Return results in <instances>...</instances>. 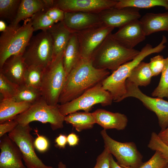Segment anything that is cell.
Masks as SVG:
<instances>
[{"instance_id": "8d00e7d4", "label": "cell", "mask_w": 168, "mask_h": 168, "mask_svg": "<svg viewBox=\"0 0 168 168\" xmlns=\"http://www.w3.org/2000/svg\"><path fill=\"white\" fill-rule=\"evenodd\" d=\"M111 154L105 147L102 152L97 157L96 164L93 168H110Z\"/></svg>"}, {"instance_id": "74e56055", "label": "cell", "mask_w": 168, "mask_h": 168, "mask_svg": "<svg viewBox=\"0 0 168 168\" xmlns=\"http://www.w3.org/2000/svg\"><path fill=\"white\" fill-rule=\"evenodd\" d=\"M37 134V137L34 141L35 147L40 152H45L48 150L49 147V142L45 136Z\"/></svg>"}, {"instance_id": "f6af8a7d", "label": "cell", "mask_w": 168, "mask_h": 168, "mask_svg": "<svg viewBox=\"0 0 168 168\" xmlns=\"http://www.w3.org/2000/svg\"><path fill=\"white\" fill-rule=\"evenodd\" d=\"M7 26L5 22L3 20H0V31L3 32L5 31Z\"/></svg>"}, {"instance_id": "1f68e13d", "label": "cell", "mask_w": 168, "mask_h": 168, "mask_svg": "<svg viewBox=\"0 0 168 168\" xmlns=\"http://www.w3.org/2000/svg\"><path fill=\"white\" fill-rule=\"evenodd\" d=\"M157 86L152 93V97L168 99V57L166 58L164 67Z\"/></svg>"}, {"instance_id": "30bf717a", "label": "cell", "mask_w": 168, "mask_h": 168, "mask_svg": "<svg viewBox=\"0 0 168 168\" xmlns=\"http://www.w3.org/2000/svg\"><path fill=\"white\" fill-rule=\"evenodd\" d=\"M32 130L29 124H18L8 135L18 147L27 168H53L45 165L37 155L35 150Z\"/></svg>"}, {"instance_id": "2e32d148", "label": "cell", "mask_w": 168, "mask_h": 168, "mask_svg": "<svg viewBox=\"0 0 168 168\" xmlns=\"http://www.w3.org/2000/svg\"><path fill=\"white\" fill-rule=\"evenodd\" d=\"M0 168H27L16 144L6 134L0 138Z\"/></svg>"}, {"instance_id": "d6a6232c", "label": "cell", "mask_w": 168, "mask_h": 168, "mask_svg": "<svg viewBox=\"0 0 168 168\" xmlns=\"http://www.w3.org/2000/svg\"><path fill=\"white\" fill-rule=\"evenodd\" d=\"M19 85L12 82L0 73V93L2 99L13 98Z\"/></svg>"}, {"instance_id": "7402d4cb", "label": "cell", "mask_w": 168, "mask_h": 168, "mask_svg": "<svg viewBox=\"0 0 168 168\" xmlns=\"http://www.w3.org/2000/svg\"><path fill=\"white\" fill-rule=\"evenodd\" d=\"M32 105L16 101L13 98H2L0 102V124L13 119L16 116L27 110Z\"/></svg>"}, {"instance_id": "60d3db41", "label": "cell", "mask_w": 168, "mask_h": 168, "mask_svg": "<svg viewBox=\"0 0 168 168\" xmlns=\"http://www.w3.org/2000/svg\"><path fill=\"white\" fill-rule=\"evenodd\" d=\"M56 146L60 148H64L67 143V137L64 134H60L55 139Z\"/></svg>"}, {"instance_id": "7bdbcfd3", "label": "cell", "mask_w": 168, "mask_h": 168, "mask_svg": "<svg viewBox=\"0 0 168 168\" xmlns=\"http://www.w3.org/2000/svg\"><path fill=\"white\" fill-rule=\"evenodd\" d=\"M160 140L168 146V127L163 130H161L157 134Z\"/></svg>"}, {"instance_id": "603a6c76", "label": "cell", "mask_w": 168, "mask_h": 168, "mask_svg": "<svg viewBox=\"0 0 168 168\" xmlns=\"http://www.w3.org/2000/svg\"><path fill=\"white\" fill-rule=\"evenodd\" d=\"M81 58L77 34L74 32L68 43L63 56V66L67 76Z\"/></svg>"}, {"instance_id": "277c9868", "label": "cell", "mask_w": 168, "mask_h": 168, "mask_svg": "<svg viewBox=\"0 0 168 168\" xmlns=\"http://www.w3.org/2000/svg\"><path fill=\"white\" fill-rule=\"evenodd\" d=\"M34 31L30 18L24 20L21 26H7L0 36V68L11 56L23 55Z\"/></svg>"}, {"instance_id": "5bb4252c", "label": "cell", "mask_w": 168, "mask_h": 168, "mask_svg": "<svg viewBox=\"0 0 168 168\" xmlns=\"http://www.w3.org/2000/svg\"><path fill=\"white\" fill-rule=\"evenodd\" d=\"M103 24L114 28H120L141 17L139 9L133 7H114L102 11L99 14Z\"/></svg>"}, {"instance_id": "cb8c5ba5", "label": "cell", "mask_w": 168, "mask_h": 168, "mask_svg": "<svg viewBox=\"0 0 168 168\" xmlns=\"http://www.w3.org/2000/svg\"><path fill=\"white\" fill-rule=\"evenodd\" d=\"M45 9L43 0H21L16 16L9 25L16 26L21 21L31 18L35 13Z\"/></svg>"}, {"instance_id": "ac0fdd59", "label": "cell", "mask_w": 168, "mask_h": 168, "mask_svg": "<svg viewBox=\"0 0 168 168\" xmlns=\"http://www.w3.org/2000/svg\"><path fill=\"white\" fill-rule=\"evenodd\" d=\"M27 67L22 55H13L9 58L0 68V73L12 82L20 86L24 84V75Z\"/></svg>"}, {"instance_id": "6da1fadb", "label": "cell", "mask_w": 168, "mask_h": 168, "mask_svg": "<svg viewBox=\"0 0 168 168\" xmlns=\"http://www.w3.org/2000/svg\"><path fill=\"white\" fill-rule=\"evenodd\" d=\"M110 74L108 70L95 68L91 60L81 58L66 77L58 103L63 104L75 99Z\"/></svg>"}, {"instance_id": "44dd1931", "label": "cell", "mask_w": 168, "mask_h": 168, "mask_svg": "<svg viewBox=\"0 0 168 168\" xmlns=\"http://www.w3.org/2000/svg\"><path fill=\"white\" fill-rule=\"evenodd\" d=\"M140 21L146 36L159 31H168V12L147 13Z\"/></svg>"}, {"instance_id": "ba28073f", "label": "cell", "mask_w": 168, "mask_h": 168, "mask_svg": "<svg viewBox=\"0 0 168 168\" xmlns=\"http://www.w3.org/2000/svg\"><path fill=\"white\" fill-rule=\"evenodd\" d=\"M102 82L75 99L63 104H58L61 114L65 116L79 110L89 112L92 107L97 104H100L103 106L111 105L113 101L112 96L109 91L103 88Z\"/></svg>"}, {"instance_id": "b9f144b4", "label": "cell", "mask_w": 168, "mask_h": 168, "mask_svg": "<svg viewBox=\"0 0 168 168\" xmlns=\"http://www.w3.org/2000/svg\"><path fill=\"white\" fill-rule=\"evenodd\" d=\"M67 143L70 147H74L77 145L79 142L78 136L73 133L69 134L67 136Z\"/></svg>"}, {"instance_id": "d6986e66", "label": "cell", "mask_w": 168, "mask_h": 168, "mask_svg": "<svg viewBox=\"0 0 168 168\" xmlns=\"http://www.w3.org/2000/svg\"><path fill=\"white\" fill-rule=\"evenodd\" d=\"M96 123L106 130L115 129L120 130L126 127L128 119L127 116L119 113H113L104 109H98L92 113Z\"/></svg>"}, {"instance_id": "9c48e42d", "label": "cell", "mask_w": 168, "mask_h": 168, "mask_svg": "<svg viewBox=\"0 0 168 168\" xmlns=\"http://www.w3.org/2000/svg\"><path fill=\"white\" fill-rule=\"evenodd\" d=\"M100 133L105 147L115 157L120 166L128 168H139L143 164V156L134 142H121L116 141L109 136L104 129L101 131Z\"/></svg>"}, {"instance_id": "ffe728a7", "label": "cell", "mask_w": 168, "mask_h": 168, "mask_svg": "<svg viewBox=\"0 0 168 168\" xmlns=\"http://www.w3.org/2000/svg\"><path fill=\"white\" fill-rule=\"evenodd\" d=\"M52 39L53 59L63 54L72 32L63 21L55 23L47 30Z\"/></svg>"}, {"instance_id": "8fae6325", "label": "cell", "mask_w": 168, "mask_h": 168, "mask_svg": "<svg viewBox=\"0 0 168 168\" xmlns=\"http://www.w3.org/2000/svg\"><path fill=\"white\" fill-rule=\"evenodd\" d=\"M126 92L122 100L128 97L137 99L147 108L156 114L161 130L168 127V101L163 98L151 97L146 95L138 86L127 80L126 81Z\"/></svg>"}, {"instance_id": "4dcf8cb0", "label": "cell", "mask_w": 168, "mask_h": 168, "mask_svg": "<svg viewBox=\"0 0 168 168\" xmlns=\"http://www.w3.org/2000/svg\"><path fill=\"white\" fill-rule=\"evenodd\" d=\"M30 19L34 31L39 30L47 31L55 23L45 9L35 13Z\"/></svg>"}, {"instance_id": "7c38bea8", "label": "cell", "mask_w": 168, "mask_h": 168, "mask_svg": "<svg viewBox=\"0 0 168 168\" xmlns=\"http://www.w3.org/2000/svg\"><path fill=\"white\" fill-rule=\"evenodd\" d=\"M114 28L102 24L77 32L81 58L91 60L98 48Z\"/></svg>"}, {"instance_id": "5b68a950", "label": "cell", "mask_w": 168, "mask_h": 168, "mask_svg": "<svg viewBox=\"0 0 168 168\" xmlns=\"http://www.w3.org/2000/svg\"><path fill=\"white\" fill-rule=\"evenodd\" d=\"M63 54L53 59L44 69L40 88L42 98L52 105L58 104L66 78L63 64Z\"/></svg>"}, {"instance_id": "ee69618b", "label": "cell", "mask_w": 168, "mask_h": 168, "mask_svg": "<svg viewBox=\"0 0 168 168\" xmlns=\"http://www.w3.org/2000/svg\"><path fill=\"white\" fill-rule=\"evenodd\" d=\"M110 168H128L122 167L120 166L114 160L112 155L110 156Z\"/></svg>"}, {"instance_id": "52a82bcc", "label": "cell", "mask_w": 168, "mask_h": 168, "mask_svg": "<svg viewBox=\"0 0 168 168\" xmlns=\"http://www.w3.org/2000/svg\"><path fill=\"white\" fill-rule=\"evenodd\" d=\"M53 55L51 37L47 31H42L32 37L22 56L28 67L45 69L52 62Z\"/></svg>"}, {"instance_id": "4316f807", "label": "cell", "mask_w": 168, "mask_h": 168, "mask_svg": "<svg viewBox=\"0 0 168 168\" xmlns=\"http://www.w3.org/2000/svg\"><path fill=\"white\" fill-rule=\"evenodd\" d=\"M156 6L163 7L168 10V0H119L114 7H133L140 9Z\"/></svg>"}, {"instance_id": "e575fe53", "label": "cell", "mask_w": 168, "mask_h": 168, "mask_svg": "<svg viewBox=\"0 0 168 168\" xmlns=\"http://www.w3.org/2000/svg\"><path fill=\"white\" fill-rule=\"evenodd\" d=\"M148 161L143 162L139 168H165L168 164L161 152L157 151Z\"/></svg>"}, {"instance_id": "9a60e30c", "label": "cell", "mask_w": 168, "mask_h": 168, "mask_svg": "<svg viewBox=\"0 0 168 168\" xmlns=\"http://www.w3.org/2000/svg\"><path fill=\"white\" fill-rule=\"evenodd\" d=\"M112 35L118 43L129 49H133L144 40L146 37L138 19L132 21L120 27L117 31L112 34Z\"/></svg>"}, {"instance_id": "f546056e", "label": "cell", "mask_w": 168, "mask_h": 168, "mask_svg": "<svg viewBox=\"0 0 168 168\" xmlns=\"http://www.w3.org/2000/svg\"><path fill=\"white\" fill-rule=\"evenodd\" d=\"M44 70L39 67H28L24 75V84L40 90Z\"/></svg>"}, {"instance_id": "f35d334b", "label": "cell", "mask_w": 168, "mask_h": 168, "mask_svg": "<svg viewBox=\"0 0 168 168\" xmlns=\"http://www.w3.org/2000/svg\"><path fill=\"white\" fill-rule=\"evenodd\" d=\"M45 9L55 23L63 21L65 12L62 10L56 7Z\"/></svg>"}, {"instance_id": "f1b7e54d", "label": "cell", "mask_w": 168, "mask_h": 168, "mask_svg": "<svg viewBox=\"0 0 168 168\" xmlns=\"http://www.w3.org/2000/svg\"><path fill=\"white\" fill-rule=\"evenodd\" d=\"M21 0H0V18L12 24L17 13Z\"/></svg>"}, {"instance_id": "bcb514c9", "label": "cell", "mask_w": 168, "mask_h": 168, "mask_svg": "<svg viewBox=\"0 0 168 168\" xmlns=\"http://www.w3.org/2000/svg\"><path fill=\"white\" fill-rule=\"evenodd\" d=\"M58 168H67L66 166L62 161L59 162L58 165Z\"/></svg>"}, {"instance_id": "484cf974", "label": "cell", "mask_w": 168, "mask_h": 168, "mask_svg": "<svg viewBox=\"0 0 168 168\" xmlns=\"http://www.w3.org/2000/svg\"><path fill=\"white\" fill-rule=\"evenodd\" d=\"M152 77L149 63L142 61L133 70L127 80L138 87L146 86L150 83Z\"/></svg>"}, {"instance_id": "83f0119b", "label": "cell", "mask_w": 168, "mask_h": 168, "mask_svg": "<svg viewBox=\"0 0 168 168\" xmlns=\"http://www.w3.org/2000/svg\"><path fill=\"white\" fill-rule=\"evenodd\" d=\"M13 98L17 101L26 102L32 104L40 100L42 97L40 89L23 84L19 86Z\"/></svg>"}, {"instance_id": "e0dca14e", "label": "cell", "mask_w": 168, "mask_h": 168, "mask_svg": "<svg viewBox=\"0 0 168 168\" xmlns=\"http://www.w3.org/2000/svg\"><path fill=\"white\" fill-rule=\"evenodd\" d=\"M72 32H77L102 24L99 14L65 12L63 21Z\"/></svg>"}, {"instance_id": "836d02e7", "label": "cell", "mask_w": 168, "mask_h": 168, "mask_svg": "<svg viewBox=\"0 0 168 168\" xmlns=\"http://www.w3.org/2000/svg\"><path fill=\"white\" fill-rule=\"evenodd\" d=\"M147 147L151 150L160 152L168 162V146L160 140L155 132H152L151 133Z\"/></svg>"}, {"instance_id": "d4e9b609", "label": "cell", "mask_w": 168, "mask_h": 168, "mask_svg": "<svg viewBox=\"0 0 168 168\" xmlns=\"http://www.w3.org/2000/svg\"><path fill=\"white\" fill-rule=\"evenodd\" d=\"M64 121L71 124L78 132L92 128L96 124L92 113L75 112L65 116Z\"/></svg>"}, {"instance_id": "8992f818", "label": "cell", "mask_w": 168, "mask_h": 168, "mask_svg": "<svg viewBox=\"0 0 168 168\" xmlns=\"http://www.w3.org/2000/svg\"><path fill=\"white\" fill-rule=\"evenodd\" d=\"M58 105H49L42 98L13 119L18 124L23 125L38 121L43 123H49L53 130L62 128L63 127L65 116L60 113Z\"/></svg>"}, {"instance_id": "7a4b0ae2", "label": "cell", "mask_w": 168, "mask_h": 168, "mask_svg": "<svg viewBox=\"0 0 168 168\" xmlns=\"http://www.w3.org/2000/svg\"><path fill=\"white\" fill-rule=\"evenodd\" d=\"M167 41L166 37L163 35L161 42L156 47L153 48L149 44H146L133 59L121 65L103 81V88L110 93L113 101L119 102L122 100L126 92V81L132 71L148 55L162 51L166 47L165 44Z\"/></svg>"}, {"instance_id": "3957f363", "label": "cell", "mask_w": 168, "mask_h": 168, "mask_svg": "<svg viewBox=\"0 0 168 168\" xmlns=\"http://www.w3.org/2000/svg\"><path fill=\"white\" fill-rule=\"evenodd\" d=\"M140 51L124 47L113 38L111 33L98 48L91 60L96 68L109 70L113 72L133 59Z\"/></svg>"}, {"instance_id": "d590c367", "label": "cell", "mask_w": 168, "mask_h": 168, "mask_svg": "<svg viewBox=\"0 0 168 168\" xmlns=\"http://www.w3.org/2000/svg\"><path fill=\"white\" fill-rule=\"evenodd\" d=\"M166 58L161 55H156L150 59L148 63L153 77L158 76L161 73L164 67Z\"/></svg>"}, {"instance_id": "4fadbf2b", "label": "cell", "mask_w": 168, "mask_h": 168, "mask_svg": "<svg viewBox=\"0 0 168 168\" xmlns=\"http://www.w3.org/2000/svg\"><path fill=\"white\" fill-rule=\"evenodd\" d=\"M55 7L64 12H81L99 14L114 7L116 0H54Z\"/></svg>"}, {"instance_id": "7dc6e473", "label": "cell", "mask_w": 168, "mask_h": 168, "mask_svg": "<svg viewBox=\"0 0 168 168\" xmlns=\"http://www.w3.org/2000/svg\"><path fill=\"white\" fill-rule=\"evenodd\" d=\"M165 168H168V164H167V166Z\"/></svg>"}, {"instance_id": "ab89813d", "label": "cell", "mask_w": 168, "mask_h": 168, "mask_svg": "<svg viewBox=\"0 0 168 168\" xmlns=\"http://www.w3.org/2000/svg\"><path fill=\"white\" fill-rule=\"evenodd\" d=\"M18 124L14 119L7 120L0 124V137L12 131Z\"/></svg>"}]
</instances>
